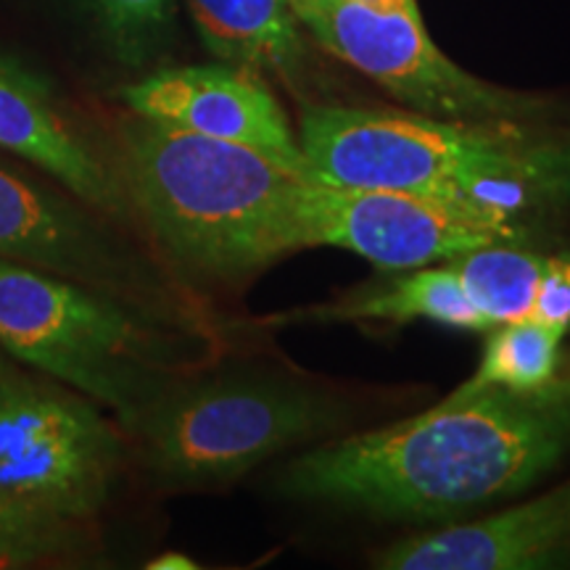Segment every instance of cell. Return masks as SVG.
Instances as JSON below:
<instances>
[{"mask_svg":"<svg viewBox=\"0 0 570 570\" xmlns=\"http://www.w3.org/2000/svg\"><path fill=\"white\" fill-rule=\"evenodd\" d=\"M188 9L219 61L273 75L291 92L304 90L309 56L288 0H188Z\"/></svg>","mask_w":570,"mask_h":570,"instance_id":"obj_14","label":"cell"},{"mask_svg":"<svg viewBox=\"0 0 570 570\" xmlns=\"http://www.w3.org/2000/svg\"><path fill=\"white\" fill-rule=\"evenodd\" d=\"M312 180L458 198L515 214L570 209V127L460 122L417 111L306 106Z\"/></svg>","mask_w":570,"mask_h":570,"instance_id":"obj_2","label":"cell"},{"mask_svg":"<svg viewBox=\"0 0 570 570\" xmlns=\"http://www.w3.org/2000/svg\"><path fill=\"white\" fill-rule=\"evenodd\" d=\"M412 320L454 327V331H491L489 320L470 302L458 273L446 265L404 269L375 285L356 288L338 302L306 306L269 317L275 325L298 323H389L404 325Z\"/></svg>","mask_w":570,"mask_h":570,"instance_id":"obj_15","label":"cell"},{"mask_svg":"<svg viewBox=\"0 0 570 570\" xmlns=\"http://www.w3.org/2000/svg\"><path fill=\"white\" fill-rule=\"evenodd\" d=\"M0 148L56 177L71 196L104 214H125L117 175L71 132L40 77L0 53Z\"/></svg>","mask_w":570,"mask_h":570,"instance_id":"obj_12","label":"cell"},{"mask_svg":"<svg viewBox=\"0 0 570 570\" xmlns=\"http://www.w3.org/2000/svg\"><path fill=\"white\" fill-rule=\"evenodd\" d=\"M125 101L142 119L204 138L238 142L309 177L298 135L262 75L233 67L159 69L125 88Z\"/></svg>","mask_w":570,"mask_h":570,"instance_id":"obj_9","label":"cell"},{"mask_svg":"<svg viewBox=\"0 0 570 570\" xmlns=\"http://www.w3.org/2000/svg\"><path fill=\"white\" fill-rule=\"evenodd\" d=\"M80 539L77 520L56 518L0 499V568L61 558Z\"/></svg>","mask_w":570,"mask_h":570,"instance_id":"obj_18","label":"cell"},{"mask_svg":"<svg viewBox=\"0 0 570 570\" xmlns=\"http://www.w3.org/2000/svg\"><path fill=\"white\" fill-rule=\"evenodd\" d=\"M446 265L491 327L539 320L570 331V254L497 244L454 256Z\"/></svg>","mask_w":570,"mask_h":570,"instance_id":"obj_13","label":"cell"},{"mask_svg":"<svg viewBox=\"0 0 570 570\" xmlns=\"http://www.w3.org/2000/svg\"><path fill=\"white\" fill-rule=\"evenodd\" d=\"M122 439L98 404L59 381L0 365V499L67 520L98 515Z\"/></svg>","mask_w":570,"mask_h":570,"instance_id":"obj_7","label":"cell"},{"mask_svg":"<svg viewBox=\"0 0 570 570\" xmlns=\"http://www.w3.org/2000/svg\"><path fill=\"white\" fill-rule=\"evenodd\" d=\"M151 568H194V562L188 558H180V554H164V558L151 562Z\"/></svg>","mask_w":570,"mask_h":570,"instance_id":"obj_19","label":"cell"},{"mask_svg":"<svg viewBox=\"0 0 570 570\" xmlns=\"http://www.w3.org/2000/svg\"><path fill=\"white\" fill-rule=\"evenodd\" d=\"M354 417L336 391L269 370H240L175 381L125 428L156 479L188 489L235 481L291 449L344 436Z\"/></svg>","mask_w":570,"mask_h":570,"instance_id":"obj_4","label":"cell"},{"mask_svg":"<svg viewBox=\"0 0 570 570\" xmlns=\"http://www.w3.org/2000/svg\"><path fill=\"white\" fill-rule=\"evenodd\" d=\"M570 452V370L533 391L462 383L436 407L291 460L283 497L381 520L454 523L523 494Z\"/></svg>","mask_w":570,"mask_h":570,"instance_id":"obj_1","label":"cell"},{"mask_svg":"<svg viewBox=\"0 0 570 570\" xmlns=\"http://www.w3.org/2000/svg\"><path fill=\"white\" fill-rule=\"evenodd\" d=\"M570 566V481L487 518L454 520L375 552L383 570H541Z\"/></svg>","mask_w":570,"mask_h":570,"instance_id":"obj_10","label":"cell"},{"mask_svg":"<svg viewBox=\"0 0 570 570\" xmlns=\"http://www.w3.org/2000/svg\"><path fill=\"white\" fill-rule=\"evenodd\" d=\"M0 259L40 269L106 294L148 291L138 267L80 206L27 180L0 161Z\"/></svg>","mask_w":570,"mask_h":570,"instance_id":"obj_11","label":"cell"},{"mask_svg":"<svg viewBox=\"0 0 570 570\" xmlns=\"http://www.w3.org/2000/svg\"><path fill=\"white\" fill-rule=\"evenodd\" d=\"M114 61L142 69L169 51L177 35L175 0H77Z\"/></svg>","mask_w":570,"mask_h":570,"instance_id":"obj_17","label":"cell"},{"mask_svg":"<svg viewBox=\"0 0 570 570\" xmlns=\"http://www.w3.org/2000/svg\"><path fill=\"white\" fill-rule=\"evenodd\" d=\"M0 348L122 420L173 386L185 346L127 298L0 259Z\"/></svg>","mask_w":570,"mask_h":570,"instance_id":"obj_5","label":"cell"},{"mask_svg":"<svg viewBox=\"0 0 570 570\" xmlns=\"http://www.w3.org/2000/svg\"><path fill=\"white\" fill-rule=\"evenodd\" d=\"M304 248L333 246L381 269L444 265L473 248L525 244L529 219L458 198L306 177L298 194Z\"/></svg>","mask_w":570,"mask_h":570,"instance_id":"obj_8","label":"cell"},{"mask_svg":"<svg viewBox=\"0 0 570 570\" xmlns=\"http://www.w3.org/2000/svg\"><path fill=\"white\" fill-rule=\"evenodd\" d=\"M566 336L568 327L539 323V320L494 325L489 331L487 346H483L481 365L468 383L512 391L547 386L560 373Z\"/></svg>","mask_w":570,"mask_h":570,"instance_id":"obj_16","label":"cell"},{"mask_svg":"<svg viewBox=\"0 0 570 570\" xmlns=\"http://www.w3.org/2000/svg\"><path fill=\"white\" fill-rule=\"evenodd\" d=\"M117 180L161 252L204 281L240 283L304 248L306 177L254 148L138 117Z\"/></svg>","mask_w":570,"mask_h":570,"instance_id":"obj_3","label":"cell"},{"mask_svg":"<svg viewBox=\"0 0 570 570\" xmlns=\"http://www.w3.org/2000/svg\"><path fill=\"white\" fill-rule=\"evenodd\" d=\"M325 51L412 111L460 122H558V104L458 67L428 35L417 0H288Z\"/></svg>","mask_w":570,"mask_h":570,"instance_id":"obj_6","label":"cell"}]
</instances>
